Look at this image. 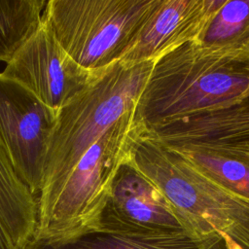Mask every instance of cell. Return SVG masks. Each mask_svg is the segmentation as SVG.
<instances>
[{
  "label": "cell",
  "instance_id": "8fae6325",
  "mask_svg": "<svg viewBox=\"0 0 249 249\" xmlns=\"http://www.w3.org/2000/svg\"><path fill=\"white\" fill-rule=\"evenodd\" d=\"M24 249H226L215 232L201 235L188 231L117 233L93 231L65 241L33 238Z\"/></svg>",
  "mask_w": 249,
  "mask_h": 249
},
{
  "label": "cell",
  "instance_id": "5b68a950",
  "mask_svg": "<svg viewBox=\"0 0 249 249\" xmlns=\"http://www.w3.org/2000/svg\"><path fill=\"white\" fill-rule=\"evenodd\" d=\"M158 0H49L43 18L82 67L102 71L120 61Z\"/></svg>",
  "mask_w": 249,
  "mask_h": 249
},
{
  "label": "cell",
  "instance_id": "277c9868",
  "mask_svg": "<svg viewBox=\"0 0 249 249\" xmlns=\"http://www.w3.org/2000/svg\"><path fill=\"white\" fill-rule=\"evenodd\" d=\"M135 110L111 126L81 158L55 197L38 209L34 238L65 241L95 231L138 124Z\"/></svg>",
  "mask_w": 249,
  "mask_h": 249
},
{
  "label": "cell",
  "instance_id": "e0dca14e",
  "mask_svg": "<svg viewBox=\"0 0 249 249\" xmlns=\"http://www.w3.org/2000/svg\"><path fill=\"white\" fill-rule=\"evenodd\" d=\"M0 249H15L0 227Z\"/></svg>",
  "mask_w": 249,
  "mask_h": 249
},
{
  "label": "cell",
  "instance_id": "9c48e42d",
  "mask_svg": "<svg viewBox=\"0 0 249 249\" xmlns=\"http://www.w3.org/2000/svg\"><path fill=\"white\" fill-rule=\"evenodd\" d=\"M225 0H158L120 61H156L195 41Z\"/></svg>",
  "mask_w": 249,
  "mask_h": 249
},
{
  "label": "cell",
  "instance_id": "3957f363",
  "mask_svg": "<svg viewBox=\"0 0 249 249\" xmlns=\"http://www.w3.org/2000/svg\"><path fill=\"white\" fill-rule=\"evenodd\" d=\"M128 159L167 198L190 231L207 235L223 232L249 249V201L216 185L197 172L177 152L138 126Z\"/></svg>",
  "mask_w": 249,
  "mask_h": 249
},
{
  "label": "cell",
  "instance_id": "ba28073f",
  "mask_svg": "<svg viewBox=\"0 0 249 249\" xmlns=\"http://www.w3.org/2000/svg\"><path fill=\"white\" fill-rule=\"evenodd\" d=\"M95 231L193 232L159 188L132 164L128 157L117 171Z\"/></svg>",
  "mask_w": 249,
  "mask_h": 249
},
{
  "label": "cell",
  "instance_id": "7a4b0ae2",
  "mask_svg": "<svg viewBox=\"0 0 249 249\" xmlns=\"http://www.w3.org/2000/svg\"><path fill=\"white\" fill-rule=\"evenodd\" d=\"M154 63L118 61L59 110L46 158L38 209L55 197L84 154L123 116L135 110Z\"/></svg>",
  "mask_w": 249,
  "mask_h": 249
},
{
  "label": "cell",
  "instance_id": "6da1fadb",
  "mask_svg": "<svg viewBox=\"0 0 249 249\" xmlns=\"http://www.w3.org/2000/svg\"><path fill=\"white\" fill-rule=\"evenodd\" d=\"M247 95L249 53L212 52L191 41L155 61L134 119L148 131Z\"/></svg>",
  "mask_w": 249,
  "mask_h": 249
},
{
  "label": "cell",
  "instance_id": "8992f818",
  "mask_svg": "<svg viewBox=\"0 0 249 249\" xmlns=\"http://www.w3.org/2000/svg\"><path fill=\"white\" fill-rule=\"evenodd\" d=\"M58 113L0 73V140L18 178L37 198Z\"/></svg>",
  "mask_w": 249,
  "mask_h": 249
},
{
  "label": "cell",
  "instance_id": "4fadbf2b",
  "mask_svg": "<svg viewBox=\"0 0 249 249\" xmlns=\"http://www.w3.org/2000/svg\"><path fill=\"white\" fill-rule=\"evenodd\" d=\"M173 151L201 175L249 201V150L187 147Z\"/></svg>",
  "mask_w": 249,
  "mask_h": 249
},
{
  "label": "cell",
  "instance_id": "52a82bcc",
  "mask_svg": "<svg viewBox=\"0 0 249 249\" xmlns=\"http://www.w3.org/2000/svg\"><path fill=\"white\" fill-rule=\"evenodd\" d=\"M103 72L89 71L79 65L61 47L43 18L39 29L7 63L2 74L18 82L45 104L59 111Z\"/></svg>",
  "mask_w": 249,
  "mask_h": 249
},
{
  "label": "cell",
  "instance_id": "7c38bea8",
  "mask_svg": "<svg viewBox=\"0 0 249 249\" xmlns=\"http://www.w3.org/2000/svg\"><path fill=\"white\" fill-rule=\"evenodd\" d=\"M37 224L38 198L18 178L0 140V227L15 249H24Z\"/></svg>",
  "mask_w": 249,
  "mask_h": 249
},
{
  "label": "cell",
  "instance_id": "2e32d148",
  "mask_svg": "<svg viewBox=\"0 0 249 249\" xmlns=\"http://www.w3.org/2000/svg\"><path fill=\"white\" fill-rule=\"evenodd\" d=\"M219 234L224 239V242H225V245H226V249H244L238 243H236L232 238H231L229 235H227V234H225L223 232H219Z\"/></svg>",
  "mask_w": 249,
  "mask_h": 249
},
{
  "label": "cell",
  "instance_id": "30bf717a",
  "mask_svg": "<svg viewBox=\"0 0 249 249\" xmlns=\"http://www.w3.org/2000/svg\"><path fill=\"white\" fill-rule=\"evenodd\" d=\"M142 131L172 150L187 147L249 150V95L230 106Z\"/></svg>",
  "mask_w": 249,
  "mask_h": 249
},
{
  "label": "cell",
  "instance_id": "9a60e30c",
  "mask_svg": "<svg viewBox=\"0 0 249 249\" xmlns=\"http://www.w3.org/2000/svg\"><path fill=\"white\" fill-rule=\"evenodd\" d=\"M45 0H0V61L9 63L43 22Z\"/></svg>",
  "mask_w": 249,
  "mask_h": 249
},
{
  "label": "cell",
  "instance_id": "5bb4252c",
  "mask_svg": "<svg viewBox=\"0 0 249 249\" xmlns=\"http://www.w3.org/2000/svg\"><path fill=\"white\" fill-rule=\"evenodd\" d=\"M195 42L212 52L249 53V0H225Z\"/></svg>",
  "mask_w": 249,
  "mask_h": 249
}]
</instances>
